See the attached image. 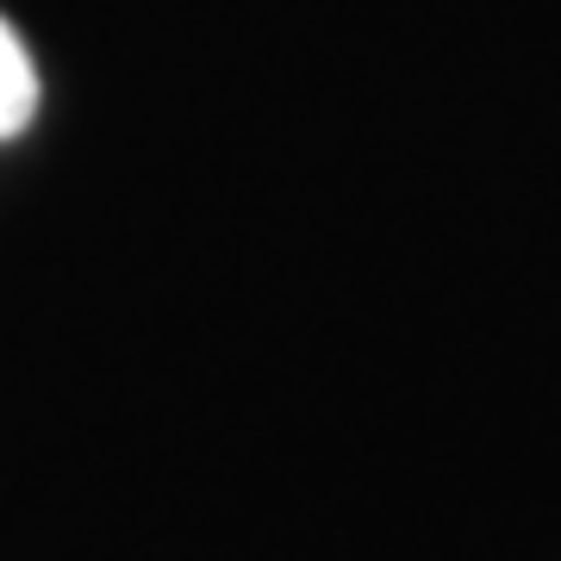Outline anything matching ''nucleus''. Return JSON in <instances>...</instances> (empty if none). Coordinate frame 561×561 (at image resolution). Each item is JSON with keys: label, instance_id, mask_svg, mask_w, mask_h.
I'll return each mask as SVG.
<instances>
[{"label": "nucleus", "instance_id": "nucleus-1", "mask_svg": "<svg viewBox=\"0 0 561 561\" xmlns=\"http://www.w3.org/2000/svg\"><path fill=\"white\" fill-rule=\"evenodd\" d=\"M32 119H38V69H32L25 38L0 20V144L20 138Z\"/></svg>", "mask_w": 561, "mask_h": 561}]
</instances>
